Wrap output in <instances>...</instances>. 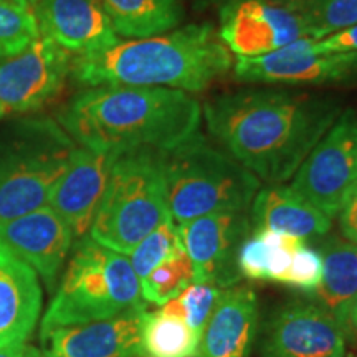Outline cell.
<instances>
[{
  "mask_svg": "<svg viewBox=\"0 0 357 357\" xmlns=\"http://www.w3.org/2000/svg\"><path fill=\"white\" fill-rule=\"evenodd\" d=\"M202 114L227 154L260 181L283 184L323 139L341 108L306 93L252 88L212 98Z\"/></svg>",
  "mask_w": 357,
  "mask_h": 357,
  "instance_id": "obj_1",
  "label": "cell"
},
{
  "mask_svg": "<svg viewBox=\"0 0 357 357\" xmlns=\"http://www.w3.org/2000/svg\"><path fill=\"white\" fill-rule=\"evenodd\" d=\"M202 106L185 91L106 84L78 93L58 114L77 144L101 153H166L199 131Z\"/></svg>",
  "mask_w": 357,
  "mask_h": 357,
  "instance_id": "obj_2",
  "label": "cell"
},
{
  "mask_svg": "<svg viewBox=\"0 0 357 357\" xmlns=\"http://www.w3.org/2000/svg\"><path fill=\"white\" fill-rule=\"evenodd\" d=\"M231 68V52L217 29L211 24H192L71 58L70 75L89 88L126 84L204 91Z\"/></svg>",
  "mask_w": 357,
  "mask_h": 357,
  "instance_id": "obj_3",
  "label": "cell"
},
{
  "mask_svg": "<svg viewBox=\"0 0 357 357\" xmlns=\"http://www.w3.org/2000/svg\"><path fill=\"white\" fill-rule=\"evenodd\" d=\"M162 159L169 212L176 223L218 212L247 211L260 190V178L199 131Z\"/></svg>",
  "mask_w": 357,
  "mask_h": 357,
  "instance_id": "obj_4",
  "label": "cell"
},
{
  "mask_svg": "<svg viewBox=\"0 0 357 357\" xmlns=\"http://www.w3.org/2000/svg\"><path fill=\"white\" fill-rule=\"evenodd\" d=\"M142 305L141 283L129 258L84 235L75 243L40 331L108 319Z\"/></svg>",
  "mask_w": 357,
  "mask_h": 357,
  "instance_id": "obj_5",
  "label": "cell"
},
{
  "mask_svg": "<svg viewBox=\"0 0 357 357\" xmlns=\"http://www.w3.org/2000/svg\"><path fill=\"white\" fill-rule=\"evenodd\" d=\"M167 217L171 212L160 153L128 151L111 169L88 235L102 247L129 257Z\"/></svg>",
  "mask_w": 357,
  "mask_h": 357,
  "instance_id": "obj_6",
  "label": "cell"
},
{
  "mask_svg": "<svg viewBox=\"0 0 357 357\" xmlns=\"http://www.w3.org/2000/svg\"><path fill=\"white\" fill-rule=\"evenodd\" d=\"M75 141L52 119H29L0 137V222L48 204Z\"/></svg>",
  "mask_w": 357,
  "mask_h": 357,
  "instance_id": "obj_7",
  "label": "cell"
},
{
  "mask_svg": "<svg viewBox=\"0 0 357 357\" xmlns=\"http://www.w3.org/2000/svg\"><path fill=\"white\" fill-rule=\"evenodd\" d=\"M356 182L357 114L346 109L303 160L291 187L333 218Z\"/></svg>",
  "mask_w": 357,
  "mask_h": 357,
  "instance_id": "obj_8",
  "label": "cell"
},
{
  "mask_svg": "<svg viewBox=\"0 0 357 357\" xmlns=\"http://www.w3.org/2000/svg\"><path fill=\"white\" fill-rule=\"evenodd\" d=\"M217 32L238 56H261L300 38H312L296 0H227Z\"/></svg>",
  "mask_w": 357,
  "mask_h": 357,
  "instance_id": "obj_9",
  "label": "cell"
},
{
  "mask_svg": "<svg viewBox=\"0 0 357 357\" xmlns=\"http://www.w3.org/2000/svg\"><path fill=\"white\" fill-rule=\"evenodd\" d=\"M177 225L192 261L194 283H212L223 289L238 284V250L252 227L247 211L211 213Z\"/></svg>",
  "mask_w": 357,
  "mask_h": 357,
  "instance_id": "obj_10",
  "label": "cell"
},
{
  "mask_svg": "<svg viewBox=\"0 0 357 357\" xmlns=\"http://www.w3.org/2000/svg\"><path fill=\"white\" fill-rule=\"evenodd\" d=\"M70 70V53L38 37L24 52L0 61V102L15 113L42 109L60 95Z\"/></svg>",
  "mask_w": 357,
  "mask_h": 357,
  "instance_id": "obj_11",
  "label": "cell"
},
{
  "mask_svg": "<svg viewBox=\"0 0 357 357\" xmlns=\"http://www.w3.org/2000/svg\"><path fill=\"white\" fill-rule=\"evenodd\" d=\"M314 38H300L261 56H238L235 78L242 83L324 84L357 73V55L319 53Z\"/></svg>",
  "mask_w": 357,
  "mask_h": 357,
  "instance_id": "obj_12",
  "label": "cell"
},
{
  "mask_svg": "<svg viewBox=\"0 0 357 357\" xmlns=\"http://www.w3.org/2000/svg\"><path fill=\"white\" fill-rule=\"evenodd\" d=\"M346 337L319 305L288 303L266 321L261 357H344Z\"/></svg>",
  "mask_w": 357,
  "mask_h": 357,
  "instance_id": "obj_13",
  "label": "cell"
},
{
  "mask_svg": "<svg viewBox=\"0 0 357 357\" xmlns=\"http://www.w3.org/2000/svg\"><path fill=\"white\" fill-rule=\"evenodd\" d=\"M146 305L86 324L42 331L43 357H142Z\"/></svg>",
  "mask_w": 357,
  "mask_h": 357,
  "instance_id": "obj_14",
  "label": "cell"
},
{
  "mask_svg": "<svg viewBox=\"0 0 357 357\" xmlns=\"http://www.w3.org/2000/svg\"><path fill=\"white\" fill-rule=\"evenodd\" d=\"M121 153H101L77 146L65 172L53 187L48 204L68 223L75 238L88 235L116 159Z\"/></svg>",
  "mask_w": 357,
  "mask_h": 357,
  "instance_id": "obj_15",
  "label": "cell"
},
{
  "mask_svg": "<svg viewBox=\"0 0 357 357\" xmlns=\"http://www.w3.org/2000/svg\"><path fill=\"white\" fill-rule=\"evenodd\" d=\"M73 240L68 223L50 205L0 222V243L29 263L50 288L70 255Z\"/></svg>",
  "mask_w": 357,
  "mask_h": 357,
  "instance_id": "obj_16",
  "label": "cell"
},
{
  "mask_svg": "<svg viewBox=\"0 0 357 357\" xmlns=\"http://www.w3.org/2000/svg\"><path fill=\"white\" fill-rule=\"evenodd\" d=\"M35 15L40 35L70 55L98 53L119 42L101 0H38Z\"/></svg>",
  "mask_w": 357,
  "mask_h": 357,
  "instance_id": "obj_17",
  "label": "cell"
},
{
  "mask_svg": "<svg viewBox=\"0 0 357 357\" xmlns=\"http://www.w3.org/2000/svg\"><path fill=\"white\" fill-rule=\"evenodd\" d=\"M37 271L0 243V349L26 342L42 314Z\"/></svg>",
  "mask_w": 357,
  "mask_h": 357,
  "instance_id": "obj_18",
  "label": "cell"
},
{
  "mask_svg": "<svg viewBox=\"0 0 357 357\" xmlns=\"http://www.w3.org/2000/svg\"><path fill=\"white\" fill-rule=\"evenodd\" d=\"M258 318L260 305L252 288H227L205 326L197 357H250Z\"/></svg>",
  "mask_w": 357,
  "mask_h": 357,
  "instance_id": "obj_19",
  "label": "cell"
},
{
  "mask_svg": "<svg viewBox=\"0 0 357 357\" xmlns=\"http://www.w3.org/2000/svg\"><path fill=\"white\" fill-rule=\"evenodd\" d=\"M323 280L314 293L319 306L336 321L346 341H357V243L341 236L324 240Z\"/></svg>",
  "mask_w": 357,
  "mask_h": 357,
  "instance_id": "obj_20",
  "label": "cell"
},
{
  "mask_svg": "<svg viewBox=\"0 0 357 357\" xmlns=\"http://www.w3.org/2000/svg\"><path fill=\"white\" fill-rule=\"evenodd\" d=\"M331 220L300 192L283 184L258 190L250 211V223L255 230L283 231L301 240L328 235Z\"/></svg>",
  "mask_w": 357,
  "mask_h": 357,
  "instance_id": "obj_21",
  "label": "cell"
},
{
  "mask_svg": "<svg viewBox=\"0 0 357 357\" xmlns=\"http://www.w3.org/2000/svg\"><path fill=\"white\" fill-rule=\"evenodd\" d=\"M116 35L149 38L177 29L185 12L181 0H101Z\"/></svg>",
  "mask_w": 357,
  "mask_h": 357,
  "instance_id": "obj_22",
  "label": "cell"
},
{
  "mask_svg": "<svg viewBox=\"0 0 357 357\" xmlns=\"http://www.w3.org/2000/svg\"><path fill=\"white\" fill-rule=\"evenodd\" d=\"M305 242L294 235L275 230H255L238 250V271L242 278L252 281L281 283L294 253Z\"/></svg>",
  "mask_w": 357,
  "mask_h": 357,
  "instance_id": "obj_23",
  "label": "cell"
},
{
  "mask_svg": "<svg viewBox=\"0 0 357 357\" xmlns=\"http://www.w3.org/2000/svg\"><path fill=\"white\" fill-rule=\"evenodd\" d=\"M200 337L182 318L159 307L142 319V357H197Z\"/></svg>",
  "mask_w": 357,
  "mask_h": 357,
  "instance_id": "obj_24",
  "label": "cell"
},
{
  "mask_svg": "<svg viewBox=\"0 0 357 357\" xmlns=\"http://www.w3.org/2000/svg\"><path fill=\"white\" fill-rule=\"evenodd\" d=\"M139 283L142 300L149 305L160 307L177 298L189 284L194 283V270L185 250L178 252L171 260L160 263Z\"/></svg>",
  "mask_w": 357,
  "mask_h": 357,
  "instance_id": "obj_25",
  "label": "cell"
},
{
  "mask_svg": "<svg viewBox=\"0 0 357 357\" xmlns=\"http://www.w3.org/2000/svg\"><path fill=\"white\" fill-rule=\"evenodd\" d=\"M182 250H184V245L178 235V225L171 215L136 245V248L129 255V261L141 281L160 263L171 260Z\"/></svg>",
  "mask_w": 357,
  "mask_h": 357,
  "instance_id": "obj_26",
  "label": "cell"
},
{
  "mask_svg": "<svg viewBox=\"0 0 357 357\" xmlns=\"http://www.w3.org/2000/svg\"><path fill=\"white\" fill-rule=\"evenodd\" d=\"M296 6L314 40L357 24V0H296Z\"/></svg>",
  "mask_w": 357,
  "mask_h": 357,
  "instance_id": "obj_27",
  "label": "cell"
},
{
  "mask_svg": "<svg viewBox=\"0 0 357 357\" xmlns=\"http://www.w3.org/2000/svg\"><path fill=\"white\" fill-rule=\"evenodd\" d=\"M40 37L35 10L0 2V50L13 56Z\"/></svg>",
  "mask_w": 357,
  "mask_h": 357,
  "instance_id": "obj_28",
  "label": "cell"
},
{
  "mask_svg": "<svg viewBox=\"0 0 357 357\" xmlns=\"http://www.w3.org/2000/svg\"><path fill=\"white\" fill-rule=\"evenodd\" d=\"M223 291L225 289L212 283H192L177 296L184 307V321L199 337H202Z\"/></svg>",
  "mask_w": 357,
  "mask_h": 357,
  "instance_id": "obj_29",
  "label": "cell"
},
{
  "mask_svg": "<svg viewBox=\"0 0 357 357\" xmlns=\"http://www.w3.org/2000/svg\"><path fill=\"white\" fill-rule=\"evenodd\" d=\"M321 280H323V257L316 248L303 245L294 253L291 265L283 276L281 284H288L294 289L312 294L319 288Z\"/></svg>",
  "mask_w": 357,
  "mask_h": 357,
  "instance_id": "obj_30",
  "label": "cell"
},
{
  "mask_svg": "<svg viewBox=\"0 0 357 357\" xmlns=\"http://www.w3.org/2000/svg\"><path fill=\"white\" fill-rule=\"evenodd\" d=\"M314 47L319 53H352V55H357V24L321 40H316Z\"/></svg>",
  "mask_w": 357,
  "mask_h": 357,
  "instance_id": "obj_31",
  "label": "cell"
},
{
  "mask_svg": "<svg viewBox=\"0 0 357 357\" xmlns=\"http://www.w3.org/2000/svg\"><path fill=\"white\" fill-rule=\"evenodd\" d=\"M336 217H339V229H341L342 238L357 243V182L346 194L344 202Z\"/></svg>",
  "mask_w": 357,
  "mask_h": 357,
  "instance_id": "obj_32",
  "label": "cell"
},
{
  "mask_svg": "<svg viewBox=\"0 0 357 357\" xmlns=\"http://www.w3.org/2000/svg\"><path fill=\"white\" fill-rule=\"evenodd\" d=\"M0 357H43L42 351L29 342H15L0 349Z\"/></svg>",
  "mask_w": 357,
  "mask_h": 357,
  "instance_id": "obj_33",
  "label": "cell"
},
{
  "mask_svg": "<svg viewBox=\"0 0 357 357\" xmlns=\"http://www.w3.org/2000/svg\"><path fill=\"white\" fill-rule=\"evenodd\" d=\"M227 0H192V3H194V8L197 12H205L208 10V8H220L223 3H225Z\"/></svg>",
  "mask_w": 357,
  "mask_h": 357,
  "instance_id": "obj_34",
  "label": "cell"
},
{
  "mask_svg": "<svg viewBox=\"0 0 357 357\" xmlns=\"http://www.w3.org/2000/svg\"><path fill=\"white\" fill-rule=\"evenodd\" d=\"M3 3H13V6H20L24 8H30V10H35L38 0H0Z\"/></svg>",
  "mask_w": 357,
  "mask_h": 357,
  "instance_id": "obj_35",
  "label": "cell"
},
{
  "mask_svg": "<svg viewBox=\"0 0 357 357\" xmlns=\"http://www.w3.org/2000/svg\"><path fill=\"white\" fill-rule=\"evenodd\" d=\"M7 113H8V109L2 105V102H0V118H3V116H6Z\"/></svg>",
  "mask_w": 357,
  "mask_h": 357,
  "instance_id": "obj_36",
  "label": "cell"
},
{
  "mask_svg": "<svg viewBox=\"0 0 357 357\" xmlns=\"http://www.w3.org/2000/svg\"><path fill=\"white\" fill-rule=\"evenodd\" d=\"M6 58H8V56H7V53L3 52V50H0V61H2V60H6Z\"/></svg>",
  "mask_w": 357,
  "mask_h": 357,
  "instance_id": "obj_37",
  "label": "cell"
},
{
  "mask_svg": "<svg viewBox=\"0 0 357 357\" xmlns=\"http://www.w3.org/2000/svg\"><path fill=\"white\" fill-rule=\"evenodd\" d=\"M349 357H356V356H349Z\"/></svg>",
  "mask_w": 357,
  "mask_h": 357,
  "instance_id": "obj_38",
  "label": "cell"
}]
</instances>
